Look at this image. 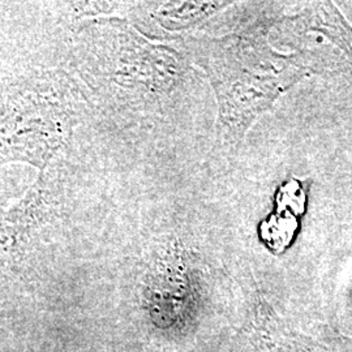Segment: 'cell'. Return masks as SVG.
Returning a JSON list of instances; mask_svg holds the SVG:
<instances>
[{
    "label": "cell",
    "instance_id": "cell-1",
    "mask_svg": "<svg viewBox=\"0 0 352 352\" xmlns=\"http://www.w3.org/2000/svg\"><path fill=\"white\" fill-rule=\"evenodd\" d=\"M331 352H352V340L346 337H337L333 343Z\"/></svg>",
    "mask_w": 352,
    "mask_h": 352
}]
</instances>
